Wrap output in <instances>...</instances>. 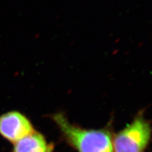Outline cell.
<instances>
[{"label": "cell", "instance_id": "obj_3", "mask_svg": "<svg viewBox=\"0 0 152 152\" xmlns=\"http://www.w3.org/2000/svg\"><path fill=\"white\" fill-rule=\"evenodd\" d=\"M34 131L29 121L20 113L10 112L0 117V134L12 142H16Z\"/></svg>", "mask_w": 152, "mask_h": 152}, {"label": "cell", "instance_id": "obj_2", "mask_svg": "<svg viewBox=\"0 0 152 152\" xmlns=\"http://www.w3.org/2000/svg\"><path fill=\"white\" fill-rule=\"evenodd\" d=\"M148 122L140 116L119 132L112 141L113 152H142L151 137Z\"/></svg>", "mask_w": 152, "mask_h": 152}, {"label": "cell", "instance_id": "obj_4", "mask_svg": "<svg viewBox=\"0 0 152 152\" xmlns=\"http://www.w3.org/2000/svg\"><path fill=\"white\" fill-rule=\"evenodd\" d=\"M52 150L53 146L36 131L16 142L14 146V152H51Z\"/></svg>", "mask_w": 152, "mask_h": 152}, {"label": "cell", "instance_id": "obj_1", "mask_svg": "<svg viewBox=\"0 0 152 152\" xmlns=\"http://www.w3.org/2000/svg\"><path fill=\"white\" fill-rule=\"evenodd\" d=\"M53 118L66 139L79 152H113L112 137L107 130L84 129L70 124L63 113Z\"/></svg>", "mask_w": 152, "mask_h": 152}]
</instances>
